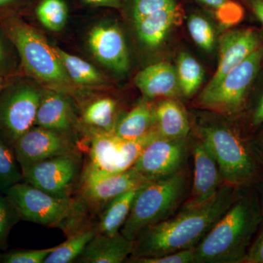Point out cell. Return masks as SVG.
<instances>
[{"instance_id": "obj_37", "label": "cell", "mask_w": 263, "mask_h": 263, "mask_svg": "<svg viewBox=\"0 0 263 263\" xmlns=\"http://www.w3.org/2000/svg\"><path fill=\"white\" fill-rule=\"evenodd\" d=\"M87 4L95 6L109 7L118 8L120 7V0H83Z\"/></svg>"}, {"instance_id": "obj_17", "label": "cell", "mask_w": 263, "mask_h": 263, "mask_svg": "<svg viewBox=\"0 0 263 263\" xmlns=\"http://www.w3.org/2000/svg\"><path fill=\"white\" fill-rule=\"evenodd\" d=\"M183 16L182 8L178 4L155 12L134 22L137 35L147 47H158L173 28L181 24Z\"/></svg>"}, {"instance_id": "obj_46", "label": "cell", "mask_w": 263, "mask_h": 263, "mask_svg": "<svg viewBox=\"0 0 263 263\" xmlns=\"http://www.w3.org/2000/svg\"><path fill=\"white\" fill-rule=\"evenodd\" d=\"M0 254H1V253H0Z\"/></svg>"}, {"instance_id": "obj_29", "label": "cell", "mask_w": 263, "mask_h": 263, "mask_svg": "<svg viewBox=\"0 0 263 263\" xmlns=\"http://www.w3.org/2000/svg\"><path fill=\"white\" fill-rule=\"evenodd\" d=\"M188 29L197 46L205 51H212L215 43V34L206 19L200 15H191L189 19Z\"/></svg>"}, {"instance_id": "obj_3", "label": "cell", "mask_w": 263, "mask_h": 263, "mask_svg": "<svg viewBox=\"0 0 263 263\" xmlns=\"http://www.w3.org/2000/svg\"><path fill=\"white\" fill-rule=\"evenodd\" d=\"M21 220L59 228L67 237L88 226L87 208L77 197L50 195L27 182H19L6 194Z\"/></svg>"}, {"instance_id": "obj_10", "label": "cell", "mask_w": 263, "mask_h": 263, "mask_svg": "<svg viewBox=\"0 0 263 263\" xmlns=\"http://www.w3.org/2000/svg\"><path fill=\"white\" fill-rule=\"evenodd\" d=\"M79 144L73 137L34 126L18 138L14 150L22 171L41 161L80 150Z\"/></svg>"}, {"instance_id": "obj_9", "label": "cell", "mask_w": 263, "mask_h": 263, "mask_svg": "<svg viewBox=\"0 0 263 263\" xmlns=\"http://www.w3.org/2000/svg\"><path fill=\"white\" fill-rule=\"evenodd\" d=\"M262 58L263 47L259 46L230 71L214 89L202 91L199 104L204 108L227 115L240 111L249 88L258 72Z\"/></svg>"}, {"instance_id": "obj_4", "label": "cell", "mask_w": 263, "mask_h": 263, "mask_svg": "<svg viewBox=\"0 0 263 263\" xmlns=\"http://www.w3.org/2000/svg\"><path fill=\"white\" fill-rule=\"evenodd\" d=\"M187 186V176L182 171L147 181L138 188L120 233L134 242L147 228L168 219L182 202Z\"/></svg>"}, {"instance_id": "obj_12", "label": "cell", "mask_w": 263, "mask_h": 263, "mask_svg": "<svg viewBox=\"0 0 263 263\" xmlns=\"http://www.w3.org/2000/svg\"><path fill=\"white\" fill-rule=\"evenodd\" d=\"M148 181L134 167L109 177L81 182L79 198L89 214L100 212L105 204L121 194L136 190Z\"/></svg>"}, {"instance_id": "obj_5", "label": "cell", "mask_w": 263, "mask_h": 263, "mask_svg": "<svg viewBox=\"0 0 263 263\" xmlns=\"http://www.w3.org/2000/svg\"><path fill=\"white\" fill-rule=\"evenodd\" d=\"M2 26L29 75L54 86H67L70 83L54 48L37 30L15 16L5 18Z\"/></svg>"}, {"instance_id": "obj_28", "label": "cell", "mask_w": 263, "mask_h": 263, "mask_svg": "<svg viewBox=\"0 0 263 263\" xmlns=\"http://www.w3.org/2000/svg\"><path fill=\"white\" fill-rule=\"evenodd\" d=\"M36 15L43 27L52 32H60L67 22L68 10L64 0H42Z\"/></svg>"}, {"instance_id": "obj_27", "label": "cell", "mask_w": 263, "mask_h": 263, "mask_svg": "<svg viewBox=\"0 0 263 263\" xmlns=\"http://www.w3.org/2000/svg\"><path fill=\"white\" fill-rule=\"evenodd\" d=\"M23 180L14 148L0 137V193L6 195L8 190Z\"/></svg>"}, {"instance_id": "obj_7", "label": "cell", "mask_w": 263, "mask_h": 263, "mask_svg": "<svg viewBox=\"0 0 263 263\" xmlns=\"http://www.w3.org/2000/svg\"><path fill=\"white\" fill-rule=\"evenodd\" d=\"M43 91L27 81L3 85L0 90V137L10 146L34 127Z\"/></svg>"}, {"instance_id": "obj_39", "label": "cell", "mask_w": 263, "mask_h": 263, "mask_svg": "<svg viewBox=\"0 0 263 263\" xmlns=\"http://www.w3.org/2000/svg\"><path fill=\"white\" fill-rule=\"evenodd\" d=\"M252 7L254 14L263 24V0H252Z\"/></svg>"}, {"instance_id": "obj_41", "label": "cell", "mask_w": 263, "mask_h": 263, "mask_svg": "<svg viewBox=\"0 0 263 263\" xmlns=\"http://www.w3.org/2000/svg\"><path fill=\"white\" fill-rule=\"evenodd\" d=\"M18 0H0V7L6 6V5L12 4Z\"/></svg>"}, {"instance_id": "obj_15", "label": "cell", "mask_w": 263, "mask_h": 263, "mask_svg": "<svg viewBox=\"0 0 263 263\" xmlns=\"http://www.w3.org/2000/svg\"><path fill=\"white\" fill-rule=\"evenodd\" d=\"M195 175L193 187L183 208L201 205L210 200L219 190L221 175L215 159L201 140L193 148Z\"/></svg>"}, {"instance_id": "obj_20", "label": "cell", "mask_w": 263, "mask_h": 263, "mask_svg": "<svg viewBox=\"0 0 263 263\" xmlns=\"http://www.w3.org/2000/svg\"><path fill=\"white\" fill-rule=\"evenodd\" d=\"M155 127L164 139L187 138L190 131L187 115L179 103L164 100L155 108Z\"/></svg>"}, {"instance_id": "obj_30", "label": "cell", "mask_w": 263, "mask_h": 263, "mask_svg": "<svg viewBox=\"0 0 263 263\" xmlns=\"http://www.w3.org/2000/svg\"><path fill=\"white\" fill-rule=\"evenodd\" d=\"M21 220L18 212L6 195L0 193V249H5L13 227Z\"/></svg>"}, {"instance_id": "obj_1", "label": "cell", "mask_w": 263, "mask_h": 263, "mask_svg": "<svg viewBox=\"0 0 263 263\" xmlns=\"http://www.w3.org/2000/svg\"><path fill=\"white\" fill-rule=\"evenodd\" d=\"M238 197L235 186L228 183L220 186L210 200L201 205L182 208L177 215L141 233L134 241L128 260L195 248Z\"/></svg>"}, {"instance_id": "obj_34", "label": "cell", "mask_w": 263, "mask_h": 263, "mask_svg": "<svg viewBox=\"0 0 263 263\" xmlns=\"http://www.w3.org/2000/svg\"><path fill=\"white\" fill-rule=\"evenodd\" d=\"M215 15L221 25L230 27L239 23L243 18L245 11L239 4L230 0L222 8L215 10Z\"/></svg>"}, {"instance_id": "obj_13", "label": "cell", "mask_w": 263, "mask_h": 263, "mask_svg": "<svg viewBox=\"0 0 263 263\" xmlns=\"http://www.w3.org/2000/svg\"><path fill=\"white\" fill-rule=\"evenodd\" d=\"M88 45L98 62L110 70L124 73L129 68L127 45L122 31L111 24H100L90 30Z\"/></svg>"}, {"instance_id": "obj_45", "label": "cell", "mask_w": 263, "mask_h": 263, "mask_svg": "<svg viewBox=\"0 0 263 263\" xmlns=\"http://www.w3.org/2000/svg\"><path fill=\"white\" fill-rule=\"evenodd\" d=\"M262 144H263V138H262Z\"/></svg>"}, {"instance_id": "obj_23", "label": "cell", "mask_w": 263, "mask_h": 263, "mask_svg": "<svg viewBox=\"0 0 263 263\" xmlns=\"http://www.w3.org/2000/svg\"><path fill=\"white\" fill-rule=\"evenodd\" d=\"M117 103L113 99H98L84 108L82 121L90 129V134L95 133H114L117 124Z\"/></svg>"}, {"instance_id": "obj_8", "label": "cell", "mask_w": 263, "mask_h": 263, "mask_svg": "<svg viewBox=\"0 0 263 263\" xmlns=\"http://www.w3.org/2000/svg\"><path fill=\"white\" fill-rule=\"evenodd\" d=\"M84 164L82 150L75 151L23 170V180L50 195L72 197L80 189Z\"/></svg>"}, {"instance_id": "obj_11", "label": "cell", "mask_w": 263, "mask_h": 263, "mask_svg": "<svg viewBox=\"0 0 263 263\" xmlns=\"http://www.w3.org/2000/svg\"><path fill=\"white\" fill-rule=\"evenodd\" d=\"M188 141L186 138H156L143 149L133 166L148 181L170 177L181 171L186 155Z\"/></svg>"}, {"instance_id": "obj_14", "label": "cell", "mask_w": 263, "mask_h": 263, "mask_svg": "<svg viewBox=\"0 0 263 263\" xmlns=\"http://www.w3.org/2000/svg\"><path fill=\"white\" fill-rule=\"evenodd\" d=\"M259 47L258 34L252 29L230 31L219 41V59L215 73L203 91L217 86L224 76Z\"/></svg>"}, {"instance_id": "obj_24", "label": "cell", "mask_w": 263, "mask_h": 263, "mask_svg": "<svg viewBox=\"0 0 263 263\" xmlns=\"http://www.w3.org/2000/svg\"><path fill=\"white\" fill-rule=\"evenodd\" d=\"M95 226H88L67 237V240L57 246L54 250L46 257L43 263L76 262L86 246L97 235Z\"/></svg>"}, {"instance_id": "obj_6", "label": "cell", "mask_w": 263, "mask_h": 263, "mask_svg": "<svg viewBox=\"0 0 263 263\" xmlns=\"http://www.w3.org/2000/svg\"><path fill=\"white\" fill-rule=\"evenodd\" d=\"M200 137L228 184L236 186L252 179L255 174V164L234 132L222 126H210L202 128Z\"/></svg>"}, {"instance_id": "obj_18", "label": "cell", "mask_w": 263, "mask_h": 263, "mask_svg": "<svg viewBox=\"0 0 263 263\" xmlns=\"http://www.w3.org/2000/svg\"><path fill=\"white\" fill-rule=\"evenodd\" d=\"M134 242L122 233L108 235L97 233L77 259L79 263H121L133 253Z\"/></svg>"}, {"instance_id": "obj_25", "label": "cell", "mask_w": 263, "mask_h": 263, "mask_svg": "<svg viewBox=\"0 0 263 263\" xmlns=\"http://www.w3.org/2000/svg\"><path fill=\"white\" fill-rule=\"evenodd\" d=\"M54 49L71 81L76 84L87 86L103 84V76L94 66L61 48L57 47Z\"/></svg>"}, {"instance_id": "obj_43", "label": "cell", "mask_w": 263, "mask_h": 263, "mask_svg": "<svg viewBox=\"0 0 263 263\" xmlns=\"http://www.w3.org/2000/svg\"><path fill=\"white\" fill-rule=\"evenodd\" d=\"M261 211H262V214L263 215V195H262V209H261Z\"/></svg>"}, {"instance_id": "obj_38", "label": "cell", "mask_w": 263, "mask_h": 263, "mask_svg": "<svg viewBox=\"0 0 263 263\" xmlns=\"http://www.w3.org/2000/svg\"><path fill=\"white\" fill-rule=\"evenodd\" d=\"M253 123L256 126L259 125L263 123V94L259 100L255 111H254Z\"/></svg>"}, {"instance_id": "obj_31", "label": "cell", "mask_w": 263, "mask_h": 263, "mask_svg": "<svg viewBox=\"0 0 263 263\" xmlns=\"http://www.w3.org/2000/svg\"><path fill=\"white\" fill-rule=\"evenodd\" d=\"M55 248L56 247L37 250H15L0 254V262L43 263Z\"/></svg>"}, {"instance_id": "obj_22", "label": "cell", "mask_w": 263, "mask_h": 263, "mask_svg": "<svg viewBox=\"0 0 263 263\" xmlns=\"http://www.w3.org/2000/svg\"><path fill=\"white\" fill-rule=\"evenodd\" d=\"M155 127V108L143 102L117 120L114 133L123 140L141 138Z\"/></svg>"}, {"instance_id": "obj_36", "label": "cell", "mask_w": 263, "mask_h": 263, "mask_svg": "<svg viewBox=\"0 0 263 263\" xmlns=\"http://www.w3.org/2000/svg\"><path fill=\"white\" fill-rule=\"evenodd\" d=\"M5 35H6V33H5L4 36L0 33V75L1 76H3L2 70L7 67L8 63V58H9L8 46H7L6 43H5V38L3 37Z\"/></svg>"}, {"instance_id": "obj_2", "label": "cell", "mask_w": 263, "mask_h": 263, "mask_svg": "<svg viewBox=\"0 0 263 263\" xmlns=\"http://www.w3.org/2000/svg\"><path fill=\"white\" fill-rule=\"evenodd\" d=\"M262 211L253 195L238 197L195 247V262H245Z\"/></svg>"}, {"instance_id": "obj_35", "label": "cell", "mask_w": 263, "mask_h": 263, "mask_svg": "<svg viewBox=\"0 0 263 263\" xmlns=\"http://www.w3.org/2000/svg\"><path fill=\"white\" fill-rule=\"evenodd\" d=\"M245 262L263 263V228L259 236L249 249Z\"/></svg>"}, {"instance_id": "obj_21", "label": "cell", "mask_w": 263, "mask_h": 263, "mask_svg": "<svg viewBox=\"0 0 263 263\" xmlns=\"http://www.w3.org/2000/svg\"><path fill=\"white\" fill-rule=\"evenodd\" d=\"M138 190L121 194L105 204L99 212L98 222L95 224L98 233L113 235L119 233L129 216Z\"/></svg>"}, {"instance_id": "obj_19", "label": "cell", "mask_w": 263, "mask_h": 263, "mask_svg": "<svg viewBox=\"0 0 263 263\" xmlns=\"http://www.w3.org/2000/svg\"><path fill=\"white\" fill-rule=\"evenodd\" d=\"M135 83L148 99L174 97L180 89L176 70L167 62L148 66L138 72Z\"/></svg>"}, {"instance_id": "obj_16", "label": "cell", "mask_w": 263, "mask_h": 263, "mask_svg": "<svg viewBox=\"0 0 263 263\" xmlns=\"http://www.w3.org/2000/svg\"><path fill=\"white\" fill-rule=\"evenodd\" d=\"M76 119L68 100L53 91H43L34 126L73 136Z\"/></svg>"}, {"instance_id": "obj_33", "label": "cell", "mask_w": 263, "mask_h": 263, "mask_svg": "<svg viewBox=\"0 0 263 263\" xmlns=\"http://www.w3.org/2000/svg\"><path fill=\"white\" fill-rule=\"evenodd\" d=\"M195 248L184 249L159 257H138L127 261L135 263H193L195 262Z\"/></svg>"}, {"instance_id": "obj_26", "label": "cell", "mask_w": 263, "mask_h": 263, "mask_svg": "<svg viewBox=\"0 0 263 263\" xmlns=\"http://www.w3.org/2000/svg\"><path fill=\"white\" fill-rule=\"evenodd\" d=\"M176 72L180 89L186 97L195 94L203 81L204 71L201 65L187 53L179 55Z\"/></svg>"}, {"instance_id": "obj_32", "label": "cell", "mask_w": 263, "mask_h": 263, "mask_svg": "<svg viewBox=\"0 0 263 263\" xmlns=\"http://www.w3.org/2000/svg\"><path fill=\"white\" fill-rule=\"evenodd\" d=\"M176 4H177L176 0H133L132 5L133 22Z\"/></svg>"}, {"instance_id": "obj_40", "label": "cell", "mask_w": 263, "mask_h": 263, "mask_svg": "<svg viewBox=\"0 0 263 263\" xmlns=\"http://www.w3.org/2000/svg\"><path fill=\"white\" fill-rule=\"evenodd\" d=\"M199 1L202 2V3L208 5V6L212 7L214 10H216L228 4L230 0H199Z\"/></svg>"}, {"instance_id": "obj_42", "label": "cell", "mask_w": 263, "mask_h": 263, "mask_svg": "<svg viewBox=\"0 0 263 263\" xmlns=\"http://www.w3.org/2000/svg\"><path fill=\"white\" fill-rule=\"evenodd\" d=\"M3 85H4V77L0 75V87H2Z\"/></svg>"}, {"instance_id": "obj_44", "label": "cell", "mask_w": 263, "mask_h": 263, "mask_svg": "<svg viewBox=\"0 0 263 263\" xmlns=\"http://www.w3.org/2000/svg\"><path fill=\"white\" fill-rule=\"evenodd\" d=\"M3 86H2V87H3ZM2 87H0V90H1V89H2Z\"/></svg>"}]
</instances>
